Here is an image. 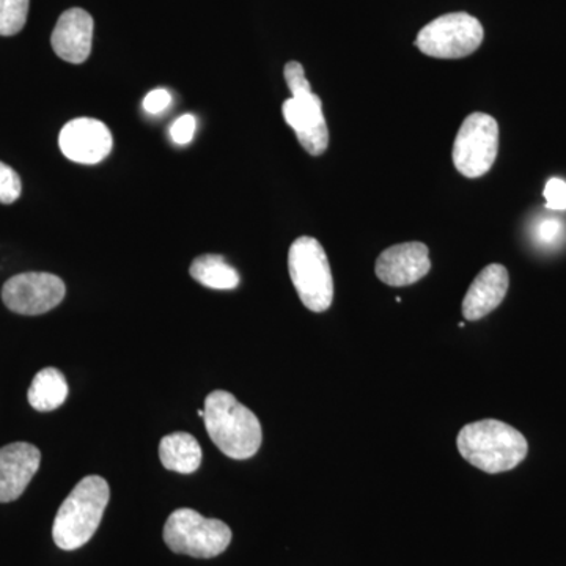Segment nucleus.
I'll use <instances>...</instances> for the list:
<instances>
[{
    "label": "nucleus",
    "mask_w": 566,
    "mask_h": 566,
    "mask_svg": "<svg viewBox=\"0 0 566 566\" xmlns=\"http://www.w3.org/2000/svg\"><path fill=\"white\" fill-rule=\"evenodd\" d=\"M458 450L465 461L488 474L512 471L526 460L527 439L512 424L486 419L461 428Z\"/></svg>",
    "instance_id": "1"
},
{
    "label": "nucleus",
    "mask_w": 566,
    "mask_h": 566,
    "mask_svg": "<svg viewBox=\"0 0 566 566\" xmlns=\"http://www.w3.org/2000/svg\"><path fill=\"white\" fill-rule=\"evenodd\" d=\"M203 422L211 441L233 460H249L262 447L259 417L226 390H214L205 400Z\"/></svg>",
    "instance_id": "2"
},
{
    "label": "nucleus",
    "mask_w": 566,
    "mask_h": 566,
    "mask_svg": "<svg viewBox=\"0 0 566 566\" xmlns=\"http://www.w3.org/2000/svg\"><path fill=\"white\" fill-rule=\"evenodd\" d=\"M111 490L99 475L84 476L63 501L52 526V538L63 551L87 545L102 524Z\"/></svg>",
    "instance_id": "3"
},
{
    "label": "nucleus",
    "mask_w": 566,
    "mask_h": 566,
    "mask_svg": "<svg viewBox=\"0 0 566 566\" xmlns=\"http://www.w3.org/2000/svg\"><path fill=\"white\" fill-rule=\"evenodd\" d=\"M283 74L292 92V98L283 103V118L296 133L297 140L308 155H323L329 147V129L324 118L322 99L312 91L300 62L286 63Z\"/></svg>",
    "instance_id": "4"
},
{
    "label": "nucleus",
    "mask_w": 566,
    "mask_h": 566,
    "mask_svg": "<svg viewBox=\"0 0 566 566\" xmlns=\"http://www.w3.org/2000/svg\"><path fill=\"white\" fill-rule=\"evenodd\" d=\"M289 271L297 296L308 311L322 314L333 305L334 279L318 240L300 237L289 252Z\"/></svg>",
    "instance_id": "5"
},
{
    "label": "nucleus",
    "mask_w": 566,
    "mask_h": 566,
    "mask_svg": "<svg viewBox=\"0 0 566 566\" xmlns=\"http://www.w3.org/2000/svg\"><path fill=\"white\" fill-rule=\"evenodd\" d=\"M164 542L174 553L196 558L218 557L232 542V531L219 520L196 510H175L164 526Z\"/></svg>",
    "instance_id": "6"
},
{
    "label": "nucleus",
    "mask_w": 566,
    "mask_h": 566,
    "mask_svg": "<svg viewBox=\"0 0 566 566\" xmlns=\"http://www.w3.org/2000/svg\"><path fill=\"white\" fill-rule=\"evenodd\" d=\"M483 25L464 11L439 17L424 25L416 39V46L434 59H463L474 54L483 43Z\"/></svg>",
    "instance_id": "7"
},
{
    "label": "nucleus",
    "mask_w": 566,
    "mask_h": 566,
    "mask_svg": "<svg viewBox=\"0 0 566 566\" xmlns=\"http://www.w3.org/2000/svg\"><path fill=\"white\" fill-rule=\"evenodd\" d=\"M499 153V125L494 117L474 112L465 117L453 144L452 159L465 178H480L490 172Z\"/></svg>",
    "instance_id": "8"
},
{
    "label": "nucleus",
    "mask_w": 566,
    "mask_h": 566,
    "mask_svg": "<svg viewBox=\"0 0 566 566\" xmlns=\"http://www.w3.org/2000/svg\"><path fill=\"white\" fill-rule=\"evenodd\" d=\"M66 289L61 277L50 273H24L9 279L2 301L14 314L43 315L57 307Z\"/></svg>",
    "instance_id": "9"
},
{
    "label": "nucleus",
    "mask_w": 566,
    "mask_h": 566,
    "mask_svg": "<svg viewBox=\"0 0 566 566\" xmlns=\"http://www.w3.org/2000/svg\"><path fill=\"white\" fill-rule=\"evenodd\" d=\"M59 147L70 161L93 166L111 155L114 137L103 122L95 118H74L63 126Z\"/></svg>",
    "instance_id": "10"
},
{
    "label": "nucleus",
    "mask_w": 566,
    "mask_h": 566,
    "mask_svg": "<svg viewBox=\"0 0 566 566\" xmlns=\"http://www.w3.org/2000/svg\"><path fill=\"white\" fill-rule=\"evenodd\" d=\"M430 251L427 244L403 243L386 249L375 264L379 281L390 286H409L430 273Z\"/></svg>",
    "instance_id": "11"
},
{
    "label": "nucleus",
    "mask_w": 566,
    "mask_h": 566,
    "mask_svg": "<svg viewBox=\"0 0 566 566\" xmlns=\"http://www.w3.org/2000/svg\"><path fill=\"white\" fill-rule=\"evenodd\" d=\"M40 450L28 442L0 449V504L17 501L39 471Z\"/></svg>",
    "instance_id": "12"
},
{
    "label": "nucleus",
    "mask_w": 566,
    "mask_h": 566,
    "mask_svg": "<svg viewBox=\"0 0 566 566\" xmlns=\"http://www.w3.org/2000/svg\"><path fill=\"white\" fill-rule=\"evenodd\" d=\"M93 18L82 9H70L59 18L51 44L62 61L80 65L91 57Z\"/></svg>",
    "instance_id": "13"
},
{
    "label": "nucleus",
    "mask_w": 566,
    "mask_h": 566,
    "mask_svg": "<svg viewBox=\"0 0 566 566\" xmlns=\"http://www.w3.org/2000/svg\"><path fill=\"white\" fill-rule=\"evenodd\" d=\"M510 275L504 264H488L469 286L463 301V315L468 322L485 318L495 311L509 292Z\"/></svg>",
    "instance_id": "14"
},
{
    "label": "nucleus",
    "mask_w": 566,
    "mask_h": 566,
    "mask_svg": "<svg viewBox=\"0 0 566 566\" xmlns=\"http://www.w3.org/2000/svg\"><path fill=\"white\" fill-rule=\"evenodd\" d=\"M159 460L164 468L178 474H192L202 464V447L189 433L164 436L159 444Z\"/></svg>",
    "instance_id": "15"
},
{
    "label": "nucleus",
    "mask_w": 566,
    "mask_h": 566,
    "mask_svg": "<svg viewBox=\"0 0 566 566\" xmlns=\"http://www.w3.org/2000/svg\"><path fill=\"white\" fill-rule=\"evenodd\" d=\"M69 397V385L65 376L57 368L48 367L39 371L33 378L28 398L33 409L40 412H50L61 408Z\"/></svg>",
    "instance_id": "16"
},
{
    "label": "nucleus",
    "mask_w": 566,
    "mask_h": 566,
    "mask_svg": "<svg viewBox=\"0 0 566 566\" xmlns=\"http://www.w3.org/2000/svg\"><path fill=\"white\" fill-rule=\"evenodd\" d=\"M189 273L193 281L211 290H234L241 282L240 274L232 264L214 253L197 256Z\"/></svg>",
    "instance_id": "17"
},
{
    "label": "nucleus",
    "mask_w": 566,
    "mask_h": 566,
    "mask_svg": "<svg viewBox=\"0 0 566 566\" xmlns=\"http://www.w3.org/2000/svg\"><path fill=\"white\" fill-rule=\"evenodd\" d=\"M31 0H0V35L20 33L28 21Z\"/></svg>",
    "instance_id": "18"
},
{
    "label": "nucleus",
    "mask_w": 566,
    "mask_h": 566,
    "mask_svg": "<svg viewBox=\"0 0 566 566\" xmlns=\"http://www.w3.org/2000/svg\"><path fill=\"white\" fill-rule=\"evenodd\" d=\"M22 182L17 170L0 161V203L10 205L20 199Z\"/></svg>",
    "instance_id": "19"
},
{
    "label": "nucleus",
    "mask_w": 566,
    "mask_h": 566,
    "mask_svg": "<svg viewBox=\"0 0 566 566\" xmlns=\"http://www.w3.org/2000/svg\"><path fill=\"white\" fill-rule=\"evenodd\" d=\"M547 210L565 211L566 210V182L560 178H551L546 182L545 192Z\"/></svg>",
    "instance_id": "20"
},
{
    "label": "nucleus",
    "mask_w": 566,
    "mask_h": 566,
    "mask_svg": "<svg viewBox=\"0 0 566 566\" xmlns=\"http://www.w3.org/2000/svg\"><path fill=\"white\" fill-rule=\"evenodd\" d=\"M197 120L191 114L181 115L170 128V137L177 145H188L196 134Z\"/></svg>",
    "instance_id": "21"
},
{
    "label": "nucleus",
    "mask_w": 566,
    "mask_h": 566,
    "mask_svg": "<svg viewBox=\"0 0 566 566\" xmlns=\"http://www.w3.org/2000/svg\"><path fill=\"white\" fill-rule=\"evenodd\" d=\"M172 103V96L170 93L166 91V88H156L148 93L144 99V109L148 112V114H159V112H164L167 107Z\"/></svg>",
    "instance_id": "22"
},
{
    "label": "nucleus",
    "mask_w": 566,
    "mask_h": 566,
    "mask_svg": "<svg viewBox=\"0 0 566 566\" xmlns=\"http://www.w3.org/2000/svg\"><path fill=\"white\" fill-rule=\"evenodd\" d=\"M562 223L556 219H546L538 226V240L545 244L556 243L557 238H560Z\"/></svg>",
    "instance_id": "23"
}]
</instances>
